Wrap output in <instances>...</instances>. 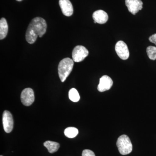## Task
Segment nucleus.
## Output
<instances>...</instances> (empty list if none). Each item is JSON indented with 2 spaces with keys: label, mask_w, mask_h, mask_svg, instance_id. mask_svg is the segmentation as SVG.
Segmentation results:
<instances>
[{
  "label": "nucleus",
  "mask_w": 156,
  "mask_h": 156,
  "mask_svg": "<svg viewBox=\"0 0 156 156\" xmlns=\"http://www.w3.org/2000/svg\"><path fill=\"white\" fill-rule=\"evenodd\" d=\"M47 24L44 19L36 17L31 20L26 33V40L29 44H33L37 37H41L46 32Z\"/></svg>",
  "instance_id": "obj_1"
},
{
  "label": "nucleus",
  "mask_w": 156,
  "mask_h": 156,
  "mask_svg": "<svg viewBox=\"0 0 156 156\" xmlns=\"http://www.w3.org/2000/svg\"><path fill=\"white\" fill-rule=\"evenodd\" d=\"M73 61L71 58H66L59 62L58 68V74L62 82H64L66 80L72 71Z\"/></svg>",
  "instance_id": "obj_2"
},
{
  "label": "nucleus",
  "mask_w": 156,
  "mask_h": 156,
  "mask_svg": "<svg viewBox=\"0 0 156 156\" xmlns=\"http://www.w3.org/2000/svg\"><path fill=\"white\" fill-rule=\"evenodd\" d=\"M116 145L119 152L121 154H128L132 151L133 146L130 138L127 135H121L117 140Z\"/></svg>",
  "instance_id": "obj_3"
},
{
  "label": "nucleus",
  "mask_w": 156,
  "mask_h": 156,
  "mask_svg": "<svg viewBox=\"0 0 156 156\" xmlns=\"http://www.w3.org/2000/svg\"><path fill=\"white\" fill-rule=\"evenodd\" d=\"M89 53V51L84 46H76L73 51V60L76 62L83 61L88 56Z\"/></svg>",
  "instance_id": "obj_4"
},
{
  "label": "nucleus",
  "mask_w": 156,
  "mask_h": 156,
  "mask_svg": "<svg viewBox=\"0 0 156 156\" xmlns=\"http://www.w3.org/2000/svg\"><path fill=\"white\" fill-rule=\"evenodd\" d=\"M20 98L23 105L26 106H30L34 101V94L33 90L30 88L23 89L21 92Z\"/></svg>",
  "instance_id": "obj_5"
},
{
  "label": "nucleus",
  "mask_w": 156,
  "mask_h": 156,
  "mask_svg": "<svg viewBox=\"0 0 156 156\" xmlns=\"http://www.w3.org/2000/svg\"><path fill=\"white\" fill-rule=\"evenodd\" d=\"M115 50L118 56L123 60H126L129 57V51L127 44L123 41H119L116 43Z\"/></svg>",
  "instance_id": "obj_6"
},
{
  "label": "nucleus",
  "mask_w": 156,
  "mask_h": 156,
  "mask_svg": "<svg viewBox=\"0 0 156 156\" xmlns=\"http://www.w3.org/2000/svg\"><path fill=\"white\" fill-rule=\"evenodd\" d=\"M2 122L3 128L6 133H9L13 129L14 121L11 113L5 110L3 114Z\"/></svg>",
  "instance_id": "obj_7"
},
{
  "label": "nucleus",
  "mask_w": 156,
  "mask_h": 156,
  "mask_svg": "<svg viewBox=\"0 0 156 156\" xmlns=\"http://www.w3.org/2000/svg\"><path fill=\"white\" fill-rule=\"evenodd\" d=\"M143 4L141 0H126V5L128 11L134 15L142 9Z\"/></svg>",
  "instance_id": "obj_8"
},
{
  "label": "nucleus",
  "mask_w": 156,
  "mask_h": 156,
  "mask_svg": "<svg viewBox=\"0 0 156 156\" xmlns=\"http://www.w3.org/2000/svg\"><path fill=\"white\" fill-rule=\"evenodd\" d=\"M113 82L111 78L108 76H102L100 79L99 83L98 86V90L99 92H104L111 88Z\"/></svg>",
  "instance_id": "obj_9"
},
{
  "label": "nucleus",
  "mask_w": 156,
  "mask_h": 156,
  "mask_svg": "<svg viewBox=\"0 0 156 156\" xmlns=\"http://www.w3.org/2000/svg\"><path fill=\"white\" fill-rule=\"evenodd\" d=\"M59 5L65 16L70 17L73 13V8L71 2L69 0H59Z\"/></svg>",
  "instance_id": "obj_10"
},
{
  "label": "nucleus",
  "mask_w": 156,
  "mask_h": 156,
  "mask_svg": "<svg viewBox=\"0 0 156 156\" xmlns=\"http://www.w3.org/2000/svg\"><path fill=\"white\" fill-rule=\"evenodd\" d=\"M92 17L96 23L104 24L107 22L108 16L106 12L103 10H99L95 11L92 14Z\"/></svg>",
  "instance_id": "obj_11"
},
{
  "label": "nucleus",
  "mask_w": 156,
  "mask_h": 156,
  "mask_svg": "<svg viewBox=\"0 0 156 156\" xmlns=\"http://www.w3.org/2000/svg\"><path fill=\"white\" fill-rule=\"evenodd\" d=\"M9 27L7 20L5 18H1L0 20V39L3 40L8 34Z\"/></svg>",
  "instance_id": "obj_12"
},
{
  "label": "nucleus",
  "mask_w": 156,
  "mask_h": 156,
  "mask_svg": "<svg viewBox=\"0 0 156 156\" xmlns=\"http://www.w3.org/2000/svg\"><path fill=\"white\" fill-rule=\"evenodd\" d=\"M44 145L48 149L49 152L51 154L54 153L57 151L60 147L58 143L50 140H48L44 143Z\"/></svg>",
  "instance_id": "obj_13"
},
{
  "label": "nucleus",
  "mask_w": 156,
  "mask_h": 156,
  "mask_svg": "<svg viewBox=\"0 0 156 156\" xmlns=\"http://www.w3.org/2000/svg\"><path fill=\"white\" fill-rule=\"evenodd\" d=\"M79 133V131L74 127H68L65 130L64 134L66 137L73 138L76 137Z\"/></svg>",
  "instance_id": "obj_14"
},
{
  "label": "nucleus",
  "mask_w": 156,
  "mask_h": 156,
  "mask_svg": "<svg viewBox=\"0 0 156 156\" xmlns=\"http://www.w3.org/2000/svg\"><path fill=\"white\" fill-rule=\"evenodd\" d=\"M69 97L70 100L73 102H78L80 99V96L77 90L75 88H72L69 92Z\"/></svg>",
  "instance_id": "obj_15"
},
{
  "label": "nucleus",
  "mask_w": 156,
  "mask_h": 156,
  "mask_svg": "<svg viewBox=\"0 0 156 156\" xmlns=\"http://www.w3.org/2000/svg\"><path fill=\"white\" fill-rule=\"evenodd\" d=\"M147 53L150 59L155 60L156 59V47L149 46L147 48Z\"/></svg>",
  "instance_id": "obj_16"
},
{
  "label": "nucleus",
  "mask_w": 156,
  "mask_h": 156,
  "mask_svg": "<svg viewBox=\"0 0 156 156\" xmlns=\"http://www.w3.org/2000/svg\"><path fill=\"white\" fill-rule=\"evenodd\" d=\"M82 156H95L94 153L90 150H84L82 153Z\"/></svg>",
  "instance_id": "obj_17"
},
{
  "label": "nucleus",
  "mask_w": 156,
  "mask_h": 156,
  "mask_svg": "<svg viewBox=\"0 0 156 156\" xmlns=\"http://www.w3.org/2000/svg\"><path fill=\"white\" fill-rule=\"evenodd\" d=\"M149 40L151 43H154L156 45V34H154L149 38Z\"/></svg>",
  "instance_id": "obj_18"
},
{
  "label": "nucleus",
  "mask_w": 156,
  "mask_h": 156,
  "mask_svg": "<svg viewBox=\"0 0 156 156\" xmlns=\"http://www.w3.org/2000/svg\"><path fill=\"white\" fill-rule=\"evenodd\" d=\"M17 1H18V2H21V1H22V0H16Z\"/></svg>",
  "instance_id": "obj_19"
},
{
  "label": "nucleus",
  "mask_w": 156,
  "mask_h": 156,
  "mask_svg": "<svg viewBox=\"0 0 156 156\" xmlns=\"http://www.w3.org/2000/svg\"><path fill=\"white\" fill-rule=\"evenodd\" d=\"M2 156V155H1V156Z\"/></svg>",
  "instance_id": "obj_20"
}]
</instances>
